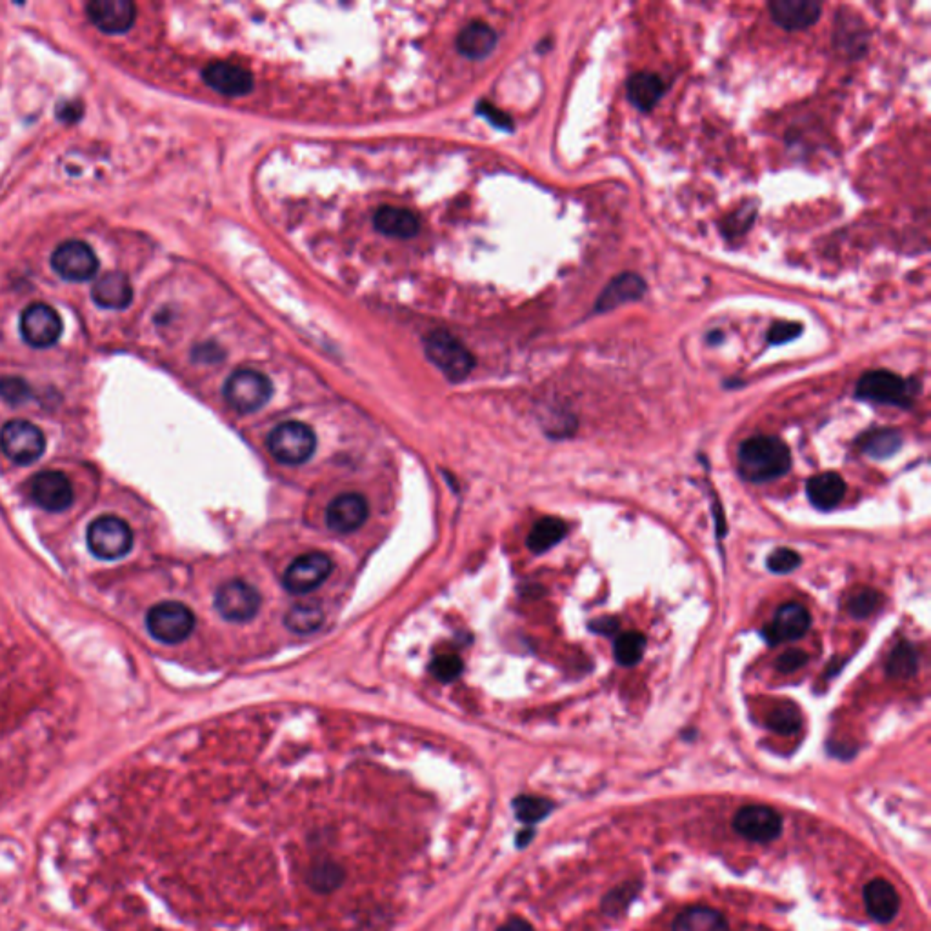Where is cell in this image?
Returning <instances> with one entry per match:
<instances>
[{
    "mask_svg": "<svg viewBox=\"0 0 931 931\" xmlns=\"http://www.w3.org/2000/svg\"><path fill=\"white\" fill-rule=\"evenodd\" d=\"M790 468V448L779 437H751L739 448V470L746 481H775L786 475Z\"/></svg>",
    "mask_w": 931,
    "mask_h": 931,
    "instance_id": "6da1fadb",
    "label": "cell"
},
{
    "mask_svg": "<svg viewBox=\"0 0 931 931\" xmlns=\"http://www.w3.org/2000/svg\"><path fill=\"white\" fill-rule=\"evenodd\" d=\"M915 386H917L915 382L908 381L893 371L871 370L866 371L857 382L855 395L861 401L908 410L915 401V393H917Z\"/></svg>",
    "mask_w": 931,
    "mask_h": 931,
    "instance_id": "7a4b0ae2",
    "label": "cell"
},
{
    "mask_svg": "<svg viewBox=\"0 0 931 931\" xmlns=\"http://www.w3.org/2000/svg\"><path fill=\"white\" fill-rule=\"evenodd\" d=\"M317 448L315 431L304 422L288 421L279 424L268 437L271 457L286 466H299L311 459Z\"/></svg>",
    "mask_w": 931,
    "mask_h": 931,
    "instance_id": "3957f363",
    "label": "cell"
},
{
    "mask_svg": "<svg viewBox=\"0 0 931 931\" xmlns=\"http://www.w3.org/2000/svg\"><path fill=\"white\" fill-rule=\"evenodd\" d=\"M91 553L101 561H117L130 553L133 531L130 524L115 515H102L91 521L86 533Z\"/></svg>",
    "mask_w": 931,
    "mask_h": 931,
    "instance_id": "277c9868",
    "label": "cell"
},
{
    "mask_svg": "<svg viewBox=\"0 0 931 931\" xmlns=\"http://www.w3.org/2000/svg\"><path fill=\"white\" fill-rule=\"evenodd\" d=\"M426 355L451 382L464 381L475 366V357L448 331H433L424 341Z\"/></svg>",
    "mask_w": 931,
    "mask_h": 931,
    "instance_id": "5b68a950",
    "label": "cell"
},
{
    "mask_svg": "<svg viewBox=\"0 0 931 931\" xmlns=\"http://www.w3.org/2000/svg\"><path fill=\"white\" fill-rule=\"evenodd\" d=\"M271 393L273 386L270 379L261 371L250 368L233 371L224 384V399L230 404V408L242 415L264 408L271 399Z\"/></svg>",
    "mask_w": 931,
    "mask_h": 931,
    "instance_id": "8992f818",
    "label": "cell"
},
{
    "mask_svg": "<svg viewBox=\"0 0 931 931\" xmlns=\"http://www.w3.org/2000/svg\"><path fill=\"white\" fill-rule=\"evenodd\" d=\"M146 626L153 639L164 644H179L186 641L195 628V615L182 602H161L148 611Z\"/></svg>",
    "mask_w": 931,
    "mask_h": 931,
    "instance_id": "52a82bcc",
    "label": "cell"
},
{
    "mask_svg": "<svg viewBox=\"0 0 931 931\" xmlns=\"http://www.w3.org/2000/svg\"><path fill=\"white\" fill-rule=\"evenodd\" d=\"M261 604L259 590L239 579L224 582L215 591V610L219 611L224 621L235 624L253 621L261 610Z\"/></svg>",
    "mask_w": 931,
    "mask_h": 931,
    "instance_id": "ba28073f",
    "label": "cell"
},
{
    "mask_svg": "<svg viewBox=\"0 0 931 931\" xmlns=\"http://www.w3.org/2000/svg\"><path fill=\"white\" fill-rule=\"evenodd\" d=\"M0 448L17 464H31L46 450V439L39 426L28 421H10L0 430Z\"/></svg>",
    "mask_w": 931,
    "mask_h": 931,
    "instance_id": "9c48e42d",
    "label": "cell"
},
{
    "mask_svg": "<svg viewBox=\"0 0 931 931\" xmlns=\"http://www.w3.org/2000/svg\"><path fill=\"white\" fill-rule=\"evenodd\" d=\"M331 571L333 561L326 553L310 551L291 562L282 577V584L291 595H304L317 590L321 584L328 581Z\"/></svg>",
    "mask_w": 931,
    "mask_h": 931,
    "instance_id": "30bf717a",
    "label": "cell"
},
{
    "mask_svg": "<svg viewBox=\"0 0 931 931\" xmlns=\"http://www.w3.org/2000/svg\"><path fill=\"white\" fill-rule=\"evenodd\" d=\"M51 266L64 281L86 282L99 271V259L86 242H62L51 255Z\"/></svg>",
    "mask_w": 931,
    "mask_h": 931,
    "instance_id": "8fae6325",
    "label": "cell"
},
{
    "mask_svg": "<svg viewBox=\"0 0 931 931\" xmlns=\"http://www.w3.org/2000/svg\"><path fill=\"white\" fill-rule=\"evenodd\" d=\"M19 328L22 339L33 348H50L61 339V315L50 304L35 302L22 311Z\"/></svg>",
    "mask_w": 931,
    "mask_h": 931,
    "instance_id": "7c38bea8",
    "label": "cell"
},
{
    "mask_svg": "<svg viewBox=\"0 0 931 931\" xmlns=\"http://www.w3.org/2000/svg\"><path fill=\"white\" fill-rule=\"evenodd\" d=\"M30 495L37 506L51 513L66 511L73 504L75 491L66 473L44 470L30 481Z\"/></svg>",
    "mask_w": 931,
    "mask_h": 931,
    "instance_id": "4fadbf2b",
    "label": "cell"
},
{
    "mask_svg": "<svg viewBox=\"0 0 931 931\" xmlns=\"http://www.w3.org/2000/svg\"><path fill=\"white\" fill-rule=\"evenodd\" d=\"M733 828L739 835L751 842L775 841L782 833V817L770 806L751 804L737 811L733 819Z\"/></svg>",
    "mask_w": 931,
    "mask_h": 931,
    "instance_id": "5bb4252c",
    "label": "cell"
},
{
    "mask_svg": "<svg viewBox=\"0 0 931 931\" xmlns=\"http://www.w3.org/2000/svg\"><path fill=\"white\" fill-rule=\"evenodd\" d=\"M810 626V611L799 602H788L777 610L775 619L762 630V635L771 646H777L781 642L799 641L810 630Z\"/></svg>",
    "mask_w": 931,
    "mask_h": 931,
    "instance_id": "9a60e30c",
    "label": "cell"
},
{
    "mask_svg": "<svg viewBox=\"0 0 931 931\" xmlns=\"http://www.w3.org/2000/svg\"><path fill=\"white\" fill-rule=\"evenodd\" d=\"M370 508L361 493H342L326 508V524L335 533H353L368 521Z\"/></svg>",
    "mask_w": 931,
    "mask_h": 931,
    "instance_id": "2e32d148",
    "label": "cell"
},
{
    "mask_svg": "<svg viewBox=\"0 0 931 931\" xmlns=\"http://www.w3.org/2000/svg\"><path fill=\"white\" fill-rule=\"evenodd\" d=\"M91 24L110 35L126 33L135 22V4L130 0H93L86 6Z\"/></svg>",
    "mask_w": 931,
    "mask_h": 931,
    "instance_id": "e0dca14e",
    "label": "cell"
},
{
    "mask_svg": "<svg viewBox=\"0 0 931 931\" xmlns=\"http://www.w3.org/2000/svg\"><path fill=\"white\" fill-rule=\"evenodd\" d=\"M771 21L786 31L808 30L821 19L822 4L815 0H771Z\"/></svg>",
    "mask_w": 931,
    "mask_h": 931,
    "instance_id": "ac0fdd59",
    "label": "cell"
},
{
    "mask_svg": "<svg viewBox=\"0 0 931 931\" xmlns=\"http://www.w3.org/2000/svg\"><path fill=\"white\" fill-rule=\"evenodd\" d=\"M204 82L228 97H242L253 90V77L248 70L233 62H211L202 71Z\"/></svg>",
    "mask_w": 931,
    "mask_h": 931,
    "instance_id": "d6986e66",
    "label": "cell"
},
{
    "mask_svg": "<svg viewBox=\"0 0 931 931\" xmlns=\"http://www.w3.org/2000/svg\"><path fill=\"white\" fill-rule=\"evenodd\" d=\"M648 291V284L637 273H621L608 286L602 290L599 299L595 301V313H608L617 310L624 304L641 301Z\"/></svg>",
    "mask_w": 931,
    "mask_h": 931,
    "instance_id": "ffe728a7",
    "label": "cell"
},
{
    "mask_svg": "<svg viewBox=\"0 0 931 931\" xmlns=\"http://www.w3.org/2000/svg\"><path fill=\"white\" fill-rule=\"evenodd\" d=\"M91 299L106 310H124L133 301V290L124 273L110 271L91 288Z\"/></svg>",
    "mask_w": 931,
    "mask_h": 931,
    "instance_id": "44dd1931",
    "label": "cell"
},
{
    "mask_svg": "<svg viewBox=\"0 0 931 931\" xmlns=\"http://www.w3.org/2000/svg\"><path fill=\"white\" fill-rule=\"evenodd\" d=\"M666 91H668L666 81L661 75L650 73V71H641V73L631 75L626 84L628 101L644 113L653 110L666 95Z\"/></svg>",
    "mask_w": 931,
    "mask_h": 931,
    "instance_id": "7402d4cb",
    "label": "cell"
},
{
    "mask_svg": "<svg viewBox=\"0 0 931 931\" xmlns=\"http://www.w3.org/2000/svg\"><path fill=\"white\" fill-rule=\"evenodd\" d=\"M864 904L873 921L890 922L899 913L901 899L890 882L875 879L864 888Z\"/></svg>",
    "mask_w": 931,
    "mask_h": 931,
    "instance_id": "603a6c76",
    "label": "cell"
},
{
    "mask_svg": "<svg viewBox=\"0 0 931 931\" xmlns=\"http://www.w3.org/2000/svg\"><path fill=\"white\" fill-rule=\"evenodd\" d=\"M375 228L393 239H413L421 230V221L413 211L384 206L373 217Z\"/></svg>",
    "mask_w": 931,
    "mask_h": 931,
    "instance_id": "cb8c5ba5",
    "label": "cell"
},
{
    "mask_svg": "<svg viewBox=\"0 0 931 931\" xmlns=\"http://www.w3.org/2000/svg\"><path fill=\"white\" fill-rule=\"evenodd\" d=\"M806 493L817 510H833L846 495V482L842 481L841 475L826 471L811 477L806 484Z\"/></svg>",
    "mask_w": 931,
    "mask_h": 931,
    "instance_id": "d4e9b609",
    "label": "cell"
},
{
    "mask_svg": "<svg viewBox=\"0 0 931 931\" xmlns=\"http://www.w3.org/2000/svg\"><path fill=\"white\" fill-rule=\"evenodd\" d=\"M497 46V33L484 22H471L457 37V48L468 59H484Z\"/></svg>",
    "mask_w": 931,
    "mask_h": 931,
    "instance_id": "484cf974",
    "label": "cell"
},
{
    "mask_svg": "<svg viewBox=\"0 0 931 931\" xmlns=\"http://www.w3.org/2000/svg\"><path fill=\"white\" fill-rule=\"evenodd\" d=\"M671 931H730V928L719 911L691 906L675 917Z\"/></svg>",
    "mask_w": 931,
    "mask_h": 931,
    "instance_id": "4316f807",
    "label": "cell"
},
{
    "mask_svg": "<svg viewBox=\"0 0 931 931\" xmlns=\"http://www.w3.org/2000/svg\"><path fill=\"white\" fill-rule=\"evenodd\" d=\"M857 444L868 457L882 461L901 450L902 435L893 428H877V430L866 431L859 437Z\"/></svg>",
    "mask_w": 931,
    "mask_h": 931,
    "instance_id": "83f0119b",
    "label": "cell"
},
{
    "mask_svg": "<svg viewBox=\"0 0 931 931\" xmlns=\"http://www.w3.org/2000/svg\"><path fill=\"white\" fill-rule=\"evenodd\" d=\"M566 533H568L566 522L555 519V517H544L531 528L530 535H528V548L533 553H544V551L551 550L553 546H557L566 537Z\"/></svg>",
    "mask_w": 931,
    "mask_h": 931,
    "instance_id": "f1b7e54d",
    "label": "cell"
},
{
    "mask_svg": "<svg viewBox=\"0 0 931 931\" xmlns=\"http://www.w3.org/2000/svg\"><path fill=\"white\" fill-rule=\"evenodd\" d=\"M919 671V655L910 642H901L891 650L886 673L893 679H910Z\"/></svg>",
    "mask_w": 931,
    "mask_h": 931,
    "instance_id": "f546056e",
    "label": "cell"
},
{
    "mask_svg": "<svg viewBox=\"0 0 931 931\" xmlns=\"http://www.w3.org/2000/svg\"><path fill=\"white\" fill-rule=\"evenodd\" d=\"M322 621H324V613H322L321 606H317V604H297L288 611V615L284 619L288 630L301 633V635L319 630Z\"/></svg>",
    "mask_w": 931,
    "mask_h": 931,
    "instance_id": "4dcf8cb0",
    "label": "cell"
},
{
    "mask_svg": "<svg viewBox=\"0 0 931 931\" xmlns=\"http://www.w3.org/2000/svg\"><path fill=\"white\" fill-rule=\"evenodd\" d=\"M646 651V637L639 631L622 633L615 641V659L621 666H635Z\"/></svg>",
    "mask_w": 931,
    "mask_h": 931,
    "instance_id": "1f68e13d",
    "label": "cell"
},
{
    "mask_svg": "<svg viewBox=\"0 0 931 931\" xmlns=\"http://www.w3.org/2000/svg\"><path fill=\"white\" fill-rule=\"evenodd\" d=\"M801 724V710L793 702L777 704L768 715V726H770L771 730L782 733V735H791V733L799 731Z\"/></svg>",
    "mask_w": 931,
    "mask_h": 931,
    "instance_id": "d6a6232c",
    "label": "cell"
},
{
    "mask_svg": "<svg viewBox=\"0 0 931 931\" xmlns=\"http://www.w3.org/2000/svg\"><path fill=\"white\" fill-rule=\"evenodd\" d=\"M306 879L313 890L328 893V891L339 888L342 882L341 866L333 861L317 862Z\"/></svg>",
    "mask_w": 931,
    "mask_h": 931,
    "instance_id": "836d02e7",
    "label": "cell"
},
{
    "mask_svg": "<svg viewBox=\"0 0 931 931\" xmlns=\"http://www.w3.org/2000/svg\"><path fill=\"white\" fill-rule=\"evenodd\" d=\"M882 595L871 588H861L855 591L848 601V611L853 619H868L871 613L881 608Z\"/></svg>",
    "mask_w": 931,
    "mask_h": 931,
    "instance_id": "e575fe53",
    "label": "cell"
},
{
    "mask_svg": "<svg viewBox=\"0 0 931 931\" xmlns=\"http://www.w3.org/2000/svg\"><path fill=\"white\" fill-rule=\"evenodd\" d=\"M462 664L461 657H457L455 653H442V655H437L433 661H431L430 670L433 673V677L437 681L441 682H453L457 681L461 677Z\"/></svg>",
    "mask_w": 931,
    "mask_h": 931,
    "instance_id": "d590c367",
    "label": "cell"
},
{
    "mask_svg": "<svg viewBox=\"0 0 931 931\" xmlns=\"http://www.w3.org/2000/svg\"><path fill=\"white\" fill-rule=\"evenodd\" d=\"M553 804L546 799H541V797H519L515 801V811H517V817L521 821L528 822V824H533V822H539L550 813Z\"/></svg>",
    "mask_w": 931,
    "mask_h": 931,
    "instance_id": "8d00e7d4",
    "label": "cell"
},
{
    "mask_svg": "<svg viewBox=\"0 0 931 931\" xmlns=\"http://www.w3.org/2000/svg\"><path fill=\"white\" fill-rule=\"evenodd\" d=\"M755 211H757L755 204H744L739 210L733 211L722 224L724 235L730 239L744 235V231L750 230L751 224L755 221Z\"/></svg>",
    "mask_w": 931,
    "mask_h": 931,
    "instance_id": "74e56055",
    "label": "cell"
},
{
    "mask_svg": "<svg viewBox=\"0 0 931 931\" xmlns=\"http://www.w3.org/2000/svg\"><path fill=\"white\" fill-rule=\"evenodd\" d=\"M0 399L8 404H22L30 399V386L19 377H2L0 379Z\"/></svg>",
    "mask_w": 931,
    "mask_h": 931,
    "instance_id": "f35d334b",
    "label": "cell"
},
{
    "mask_svg": "<svg viewBox=\"0 0 931 931\" xmlns=\"http://www.w3.org/2000/svg\"><path fill=\"white\" fill-rule=\"evenodd\" d=\"M801 566V555L790 548H779L768 557V570L773 573H791Z\"/></svg>",
    "mask_w": 931,
    "mask_h": 931,
    "instance_id": "ab89813d",
    "label": "cell"
},
{
    "mask_svg": "<svg viewBox=\"0 0 931 931\" xmlns=\"http://www.w3.org/2000/svg\"><path fill=\"white\" fill-rule=\"evenodd\" d=\"M801 333L802 324L799 322H775L768 331V342L771 346H779V344L795 341Z\"/></svg>",
    "mask_w": 931,
    "mask_h": 931,
    "instance_id": "60d3db41",
    "label": "cell"
},
{
    "mask_svg": "<svg viewBox=\"0 0 931 931\" xmlns=\"http://www.w3.org/2000/svg\"><path fill=\"white\" fill-rule=\"evenodd\" d=\"M808 653L804 650H797V648H791V650H786L782 653L781 657L777 659V670L781 673H793V671L799 670L802 668L806 662H808Z\"/></svg>",
    "mask_w": 931,
    "mask_h": 931,
    "instance_id": "b9f144b4",
    "label": "cell"
},
{
    "mask_svg": "<svg viewBox=\"0 0 931 931\" xmlns=\"http://www.w3.org/2000/svg\"><path fill=\"white\" fill-rule=\"evenodd\" d=\"M590 630L599 633V635H606V637H611L619 631V621L613 619V617H601V619H595L591 622Z\"/></svg>",
    "mask_w": 931,
    "mask_h": 931,
    "instance_id": "7bdbcfd3",
    "label": "cell"
},
{
    "mask_svg": "<svg viewBox=\"0 0 931 931\" xmlns=\"http://www.w3.org/2000/svg\"><path fill=\"white\" fill-rule=\"evenodd\" d=\"M481 110H482V113L486 115V119H490V121L493 122V124H497L499 128H504V130H511V126H513V124H511L510 117H508L506 113H502V111L495 110V108H493V106H490V104H484Z\"/></svg>",
    "mask_w": 931,
    "mask_h": 931,
    "instance_id": "ee69618b",
    "label": "cell"
},
{
    "mask_svg": "<svg viewBox=\"0 0 931 931\" xmlns=\"http://www.w3.org/2000/svg\"><path fill=\"white\" fill-rule=\"evenodd\" d=\"M499 931H533L530 924L522 919H511Z\"/></svg>",
    "mask_w": 931,
    "mask_h": 931,
    "instance_id": "f6af8a7d",
    "label": "cell"
}]
</instances>
